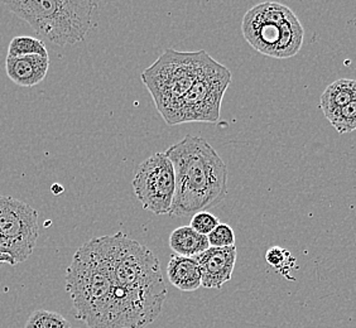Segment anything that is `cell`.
Masks as SVG:
<instances>
[{
	"mask_svg": "<svg viewBox=\"0 0 356 328\" xmlns=\"http://www.w3.org/2000/svg\"><path fill=\"white\" fill-rule=\"evenodd\" d=\"M165 153L176 177L171 216L186 218L207 211L225 199L227 165L206 139L186 136Z\"/></svg>",
	"mask_w": 356,
	"mask_h": 328,
	"instance_id": "6da1fadb",
	"label": "cell"
},
{
	"mask_svg": "<svg viewBox=\"0 0 356 328\" xmlns=\"http://www.w3.org/2000/svg\"><path fill=\"white\" fill-rule=\"evenodd\" d=\"M356 99V80L340 79L332 82L322 92L320 99V109L329 117L337 110L346 106Z\"/></svg>",
	"mask_w": 356,
	"mask_h": 328,
	"instance_id": "4fadbf2b",
	"label": "cell"
},
{
	"mask_svg": "<svg viewBox=\"0 0 356 328\" xmlns=\"http://www.w3.org/2000/svg\"><path fill=\"white\" fill-rule=\"evenodd\" d=\"M207 239L211 247L235 246V233L233 227L222 222H220L219 225L207 235Z\"/></svg>",
	"mask_w": 356,
	"mask_h": 328,
	"instance_id": "d6986e66",
	"label": "cell"
},
{
	"mask_svg": "<svg viewBox=\"0 0 356 328\" xmlns=\"http://www.w3.org/2000/svg\"><path fill=\"white\" fill-rule=\"evenodd\" d=\"M170 247L179 256L195 258L206 252L210 244L205 235L195 231L191 226H181L170 235Z\"/></svg>",
	"mask_w": 356,
	"mask_h": 328,
	"instance_id": "5bb4252c",
	"label": "cell"
},
{
	"mask_svg": "<svg viewBox=\"0 0 356 328\" xmlns=\"http://www.w3.org/2000/svg\"><path fill=\"white\" fill-rule=\"evenodd\" d=\"M202 55L204 49L179 52L168 48L140 76L158 113L168 125H171L178 104L199 76Z\"/></svg>",
	"mask_w": 356,
	"mask_h": 328,
	"instance_id": "8992f818",
	"label": "cell"
},
{
	"mask_svg": "<svg viewBox=\"0 0 356 328\" xmlns=\"http://www.w3.org/2000/svg\"><path fill=\"white\" fill-rule=\"evenodd\" d=\"M24 328H71V325L57 312L38 309L29 315Z\"/></svg>",
	"mask_w": 356,
	"mask_h": 328,
	"instance_id": "2e32d148",
	"label": "cell"
},
{
	"mask_svg": "<svg viewBox=\"0 0 356 328\" xmlns=\"http://www.w3.org/2000/svg\"><path fill=\"white\" fill-rule=\"evenodd\" d=\"M48 56L44 42L33 37H14L9 43L8 56L9 57H23V56Z\"/></svg>",
	"mask_w": 356,
	"mask_h": 328,
	"instance_id": "9a60e30c",
	"label": "cell"
},
{
	"mask_svg": "<svg viewBox=\"0 0 356 328\" xmlns=\"http://www.w3.org/2000/svg\"><path fill=\"white\" fill-rule=\"evenodd\" d=\"M167 275L172 286L182 292H195L202 287L201 269L193 258L175 254L168 261Z\"/></svg>",
	"mask_w": 356,
	"mask_h": 328,
	"instance_id": "7c38bea8",
	"label": "cell"
},
{
	"mask_svg": "<svg viewBox=\"0 0 356 328\" xmlns=\"http://www.w3.org/2000/svg\"><path fill=\"white\" fill-rule=\"evenodd\" d=\"M236 246L229 247H209L206 252L195 256L199 263L202 275V287L220 289L225 283L232 281L236 263Z\"/></svg>",
	"mask_w": 356,
	"mask_h": 328,
	"instance_id": "30bf717a",
	"label": "cell"
},
{
	"mask_svg": "<svg viewBox=\"0 0 356 328\" xmlns=\"http://www.w3.org/2000/svg\"><path fill=\"white\" fill-rule=\"evenodd\" d=\"M327 119L340 134H346L356 130V99L346 106L337 110Z\"/></svg>",
	"mask_w": 356,
	"mask_h": 328,
	"instance_id": "ac0fdd59",
	"label": "cell"
},
{
	"mask_svg": "<svg viewBox=\"0 0 356 328\" xmlns=\"http://www.w3.org/2000/svg\"><path fill=\"white\" fill-rule=\"evenodd\" d=\"M245 41L261 55L278 60L300 52L305 31L292 9L266 1L249 9L241 23Z\"/></svg>",
	"mask_w": 356,
	"mask_h": 328,
	"instance_id": "5b68a950",
	"label": "cell"
},
{
	"mask_svg": "<svg viewBox=\"0 0 356 328\" xmlns=\"http://www.w3.org/2000/svg\"><path fill=\"white\" fill-rule=\"evenodd\" d=\"M232 83V72L204 51L199 76L178 104L172 125L218 123L222 97Z\"/></svg>",
	"mask_w": 356,
	"mask_h": 328,
	"instance_id": "52a82bcc",
	"label": "cell"
},
{
	"mask_svg": "<svg viewBox=\"0 0 356 328\" xmlns=\"http://www.w3.org/2000/svg\"><path fill=\"white\" fill-rule=\"evenodd\" d=\"M15 15L27 22L46 41L57 46L83 41L97 8L94 0H19L4 1Z\"/></svg>",
	"mask_w": 356,
	"mask_h": 328,
	"instance_id": "277c9868",
	"label": "cell"
},
{
	"mask_svg": "<svg viewBox=\"0 0 356 328\" xmlns=\"http://www.w3.org/2000/svg\"><path fill=\"white\" fill-rule=\"evenodd\" d=\"M0 260H1L4 264H9V265H17V263L14 261L13 258H12L10 255H8V254L4 253V252L1 250V247H0Z\"/></svg>",
	"mask_w": 356,
	"mask_h": 328,
	"instance_id": "44dd1931",
	"label": "cell"
},
{
	"mask_svg": "<svg viewBox=\"0 0 356 328\" xmlns=\"http://www.w3.org/2000/svg\"><path fill=\"white\" fill-rule=\"evenodd\" d=\"M266 260L278 273L284 275L288 279H292L288 273H291V270L295 267L296 259L288 250L281 246H273L268 249Z\"/></svg>",
	"mask_w": 356,
	"mask_h": 328,
	"instance_id": "e0dca14e",
	"label": "cell"
},
{
	"mask_svg": "<svg viewBox=\"0 0 356 328\" xmlns=\"http://www.w3.org/2000/svg\"><path fill=\"white\" fill-rule=\"evenodd\" d=\"M133 190L144 210L171 216L176 177L173 164L165 151H158L138 165L133 177Z\"/></svg>",
	"mask_w": 356,
	"mask_h": 328,
	"instance_id": "9c48e42d",
	"label": "cell"
},
{
	"mask_svg": "<svg viewBox=\"0 0 356 328\" xmlns=\"http://www.w3.org/2000/svg\"><path fill=\"white\" fill-rule=\"evenodd\" d=\"M219 224L220 220L211 212L201 211L195 213L192 216L191 225L190 226L195 231L207 236Z\"/></svg>",
	"mask_w": 356,
	"mask_h": 328,
	"instance_id": "ffe728a7",
	"label": "cell"
},
{
	"mask_svg": "<svg viewBox=\"0 0 356 328\" xmlns=\"http://www.w3.org/2000/svg\"><path fill=\"white\" fill-rule=\"evenodd\" d=\"M113 278L103 238H94L76 252L66 270V289L77 320L89 328H109Z\"/></svg>",
	"mask_w": 356,
	"mask_h": 328,
	"instance_id": "3957f363",
	"label": "cell"
},
{
	"mask_svg": "<svg viewBox=\"0 0 356 328\" xmlns=\"http://www.w3.org/2000/svg\"><path fill=\"white\" fill-rule=\"evenodd\" d=\"M102 238L114 286L123 289L157 320L167 298L157 256L124 233Z\"/></svg>",
	"mask_w": 356,
	"mask_h": 328,
	"instance_id": "7a4b0ae2",
	"label": "cell"
},
{
	"mask_svg": "<svg viewBox=\"0 0 356 328\" xmlns=\"http://www.w3.org/2000/svg\"><path fill=\"white\" fill-rule=\"evenodd\" d=\"M38 236V212L19 199L0 196L1 250L19 264L33 253Z\"/></svg>",
	"mask_w": 356,
	"mask_h": 328,
	"instance_id": "ba28073f",
	"label": "cell"
},
{
	"mask_svg": "<svg viewBox=\"0 0 356 328\" xmlns=\"http://www.w3.org/2000/svg\"><path fill=\"white\" fill-rule=\"evenodd\" d=\"M49 67L48 56L31 55L23 57H7V75L14 83L23 88L38 85L47 76Z\"/></svg>",
	"mask_w": 356,
	"mask_h": 328,
	"instance_id": "8fae6325",
	"label": "cell"
}]
</instances>
